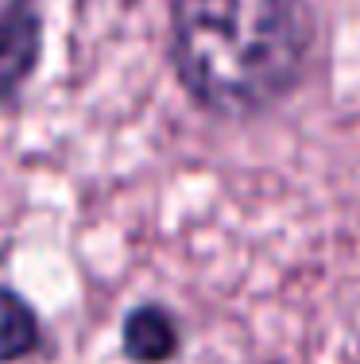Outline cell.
<instances>
[{
    "label": "cell",
    "mask_w": 360,
    "mask_h": 364,
    "mask_svg": "<svg viewBox=\"0 0 360 364\" xmlns=\"http://www.w3.org/2000/svg\"><path fill=\"white\" fill-rule=\"evenodd\" d=\"M318 43L306 0H170V66L202 112L248 120L290 97Z\"/></svg>",
    "instance_id": "obj_1"
},
{
    "label": "cell",
    "mask_w": 360,
    "mask_h": 364,
    "mask_svg": "<svg viewBox=\"0 0 360 364\" xmlns=\"http://www.w3.org/2000/svg\"><path fill=\"white\" fill-rule=\"evenodd\" d=\"M43 55L39 0H0V105L20 97Z\"/></svg>",
    "instance_id": "obj_2"
},
{
    "label": "cell",
    "mask_w": 360,
    "mask_h": 364,
    "mask_svg": "<svg viewBox=\"0 0 360 364\" xmlns=\"http://www.w3.org/2000/svg\"><path fill=\"white\" fill-rule=\"evenodd\" d=\"M182 349V326L163 302H140L120 322V353L132 364H170Z\"/></svg>",
    "instance_id": "obj_3"
},
{
    "label": "cell",
    "mask_w": 360,
    "mask_h": 364,
    "mask_svg": "<svg viewBox=\"0 0 360 364\" xmlns=\"http://www.w3.org/2000/svg\"><path fill=\"white\" fill-rule=\"evenodd\" d=\"M43 345V326L39 314L28 306L23 294L0 283V364L28 360Z\"/></svg>",
    "instance_id": "obj_4"
}]
</instances>
